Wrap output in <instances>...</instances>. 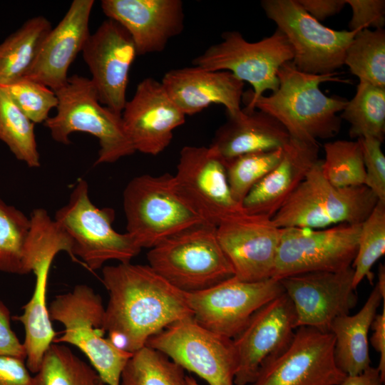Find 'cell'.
<instances>
[{
	"label": "cell",
	"mask_w": 385,
	"mask_h": 385,
	"mask_svg": "<svg viewBox=\"0 0 385 385\" xmlns=\"http://www.w3.org/2000/svg\"><path fill=\"white\" fill-rule=\"evenodd\" d=\"M102 282L109 294L103 329L113 344L130 353L171 324L192 317L185 293L148 265L104 266Z\"/></svg>",
	"instance_id": "cell-1"
},
{
	"label": "cell",
	"mask_w": 385,
	"mask_h": 385,
	"mask_svg": "<svg viewBox=\"0 0 385 385\" xmlns=\"http://www.w3.org/2000/svg\"><path fill=\"white\" fill-rule=\"evenodd\" d=\"M279 86L269 96L250 99L242 96L247 110L257 109L275 118L291 138L307 142L334 137L342 124L341 112L348 100L327 96L319 85L324 82L344 83L337 73L311 74L298 70L292 61L277 72Z\"/></svg>",
	"instance_id": "cell-2"
},
{
	"label": "cell",
	"mask_w": 385,
	"mask_h": 385,
	"mask_svg": "<svg viewBox=\"0 0 385 385\" xmlns=\"http://www.w3.org/2000/svg\"><path fill=\"white\" fill-rule=\"evenodd\" d=\"M56 114L43 125L56 142L71 143L69 135L83 132L95 136L99 144L94 165L114 163L135 153L124 128L121 115L102 105L91 79L77 74L55 91Z\"/></svg>",
	"instance_id": "cell-3"
},
{
	"label": "cell",
	"mask_w": 385,
	"mask_h": 385,
	"mask_svg": "<svg viewBox=\"0 0 385 385\" xmlns=\"http://www.w3.org/2000/svg\"><path fill=\"white\" fill-rule=\"evenodd\" d=\"M148 265L180 291L190 294L234 276L233 268L207 222L170 236L151 247Z\"/></svg>",
	"instance_id": "cell-4"
},
{
	"label": "cell",
	"mask_w": 385,
	"mask_h": 385,
	"mask_svg": "<svg viewBox=\"0 0 385 385\" xmlns=\"http://www.w3.org/2000/svg\"><path fill=\"white\" fill-rule=\"evenodd\" d=\"M48 308L50 319L64 327L53 342L76 346L106 385H120L122 371L133 354L104 338L106 308L101 295L86 284H77L71 292L57 295Z\"/></svg>",
	"instance_id": "cell-5"
},
{
	"label": "cell",
	"mask_w": 385,
	"mask_h": 385,
	"mask_svg": "<svg viewBox=\"0 0 385 385\" xmlns=\"http://www.w3.org/2000/svg\"><path fill=\"white\" fill-rule=\"evenodd\" d=\"M319 160L272 217L278 227L323 229L361 224L379 200L366 186L337 188L323 175Z\"/></svg>",
	"instance_id": "cell-6"
},
{
	"label": "cell",
	"mask_w": 385,
	"mask_h": 385,
	"mask_svg": "<svg viewBox=\"0 0 385 385\" xmlns=\"http://www.w3.org/2000/svg\"><path fill=\"white\" fill-rule=\"evenodd\" d=\"M126 232L143 248L205 222L178 194L173 175H141L123 192Z\"/></svg>",
	"instance_id": "cell-7"
},
{
	"label": "cell",
	"mask_w": 385,
	"mask_h": 385,
	"mask_svg": "<svg viewBox=\"0 0 385 385\" xmlns=\"http://www.w3.org/2000/svg\"><path fill=\"white\" fill-rule=\"evenodd\" d=\"M114 219L112 208H99L92 202L88 184L83 179L53 218L71 238L74 257L91 271L109 260L130 262L142 250L128 233L114 230Z\"/></svg>",
	"instance_id": "cell-8"
},
{
	"label": "cell",
	"mask_w": 385,
	"mask_h": 385,
	"mask_svg": "<svg viewBox=\"0 0 385 385\" xmlns=\"http://www.w3.org/2000/svg\"><path fill=\"white\" fill-rule=\"evenodd\" d=\"M294 58L293 49L278 29L256 42L247 41L237 31H225L222 41L208 47L192 61L197 66L212 71H226L250 83L252 90L243 96L255 99L266 91L274 92L279 86L277 72Z\"/></svg>",
	"instance_id": "cell-9"
},
{
	"label": "cell",
	"mask_w": 385,
	"mask_h": 385,
	"mask_svg": "<svg viewBox=\"0 0 385 385\" xmlns=\"http://www.w3.org/2000/svg\"><path fill=\"white\" fill-rule=\"evenodd\" d=\"M261 6L267 17L287 38L294 51L292 62L298 70L329 74L344 65L346 49L358 31L326 27L297 0H263Z\"/></svg>",
	"instance_id": "cell-10"
},
{
	"label": "cell",
	"mask_w": 385,
	"mask_h": 385,
	"mask_svg": "<svg viewBox=\"0 0 385 385\" xmlns=\"http://www.w3.org/2000/svg\"><path fill=\"white\" fill-rule=\"evenodd\" d=\"M361 224L323 229L281 227L272 278L311 272H339L351 267Z\"/></svg>",
	"instance_id": "cell-11"
},
{
	"label": "cell",
	"mask_w": 385,
	"mask_h": 385,
	"mask_svg": "<svg viewBox=\"0 0 385 385\" xmlns=\"http://www.w3.org/2000/svg\"><path fill=\"white\" fill-rule=\"evenodd\" d=\"M69 250L67 237L58 230L50 227L34 229L26 242L24 268L26 274L31 272L34 274L35 287L31 299L23 307V314L14 319L24 326L25 363L32 374L38 372L46 351L56 337L46 304L51 265L58 253H68Z\"/></svg>",
	"instance_id": "cell-12"
},
{
	"label": "cell",
	"mask_w": 385,
	"mask_h": 385,
	"mask_svg": "<svg viewBox=\"0 0 385 385\" xmlns=\"http://www.w3.org/2000/svg\"><path fill=\"white\" fill-rule=\"evenodd\" d=\"M145 346L165 354L209 385H234L237 357L232 339L205 329L192 317L171 324Z\"/></svg>",
	"instance_id": "cell-13"
},
{
	"label": "cell",
	"mask_w": 385,
	"mask_h": 385,
	"mask_svg": "<svg viewBox=\"0 0 385 385\" xmlns=\"http://www.w3.org/2000/svg\"><path fill=\"white\" fill-rule=\"evenodd\" d=\"M176 192L205 222L216 227L246 213L232 196L225 160L210 146H184L173 175Z\"/></svg>",
	"instance_id": "cell-14"
},
{
	"label": "cell",
	"mask_w": 385,
	"mask_h": 385,
	"mask_svg": "<svg viewBox=\"0 0 385 385\" xmlns=\"http://www.w3.org/2000/svg\"><path fill=\"white\" fill-rule=\"evenodd\" d=\"M284 292L280 282L272 278L245 282L233 276L208 289L185 295L195 322L232 339L258 309Z\"/></svg>",
	"instance_id": "cell-15"
},
{
	"label": "cell",
	"mask_w": 385,
	"mask_h": 385,
	"mask_svg": "<svg viewBox=\"0 0 385 385\" xmlns=\"http://www.w3.org/2000/svg\"><path fill=\"white\" fill-rule=\"evenodd\" d=\"M334 347L332 333L297 327L287 347L265 361L249 385H338L346 375L336 364Z\"/></svg>",
	"instance_id": "cell-16"
},
{
	"label": "cell",
	"mask_w": 385,
	"mask_h": 385,
	"mask_svg": "<svg viewBox=\"0 0 385 385\" xmlns=\"http://www.w3.org/2000/svg\"><path fill=\"white\" fill-rule=\"evenodd\" d=\"M351 267L339 272H311L279 280L296 314V328L309 327L330 332L333 321L356 306Z\"/></svg>",
	"instance_id": "cell-17"
},
{
	"label": "cell",
	"mask_w": 385,
	"mask_h": 385,
	"mask_svg": "<svg viewBox=\"0 0 385 385\" xmlns=\"http://www.w3.org/2000/svg\"><path fill=\"white\" fill-rule=\"evenodd\" d=\"M295 322L294 308L285 292L252 315L232 339L237 357L234 384H251L261 366L287 347L297 329Z\"/></svg>",
	"instance_id": "cell-18"
},
{
	"label": "cell",
	"mask_w": 385,
	"mask_h": 385,
	"mask_svg": "<svg viewBox=\"0 0 385 385\" xmlns=\"http://www.w3.org/2000/svg\"><path fill=\"white\" fill-rule=\"evenodd\" d=\"M81 52L99 102L121 115L127 102L130 68L138 56L130 36L118 22L108 19L90 34Z\"/></svg>",
	"instance_id": "cell-19"
},
{
	"label": "cell",
	"mask_w": 385,
	"mask_h": 385,
	"mask_svg": "<svg viewBox=\"0 0 385 385\" xmlns=\"http://www.w3.org/2000/svg\"><path fill=\"white\" fill-rule=\"evenodd\" d=\"M217 236L235 277L245 282L272 278L280 227L271 217L238 215L217 226Z\"/></svg>",
	"instance_id": "cell-20"
},
{
	"label": "cell",
	"mask_w": 385,
	"mask_h": 385,
	"mask_svg": "<svg viewBox=\"0 0 385 385\" xmlns=\"http://www.w3.org/2000/svg\"><path fill=\"white\" fill-rule=\"evenodd\" d=\"M121 118L135 151L157 155L170 144L174 130L184 124L186 115L161 83L148 77L127 101Z\"/></svg>",
	"instance_id": "cell-21"
},
{
	"label": "cell",
	"mask_w": 385,
	"mask_h": 385,
	"mask_svg": "<svg viewBox=\"0 0 385 385\" xmlns=\"http://www.w3.org/2000/svg\"><path fill=\"white\" fill-rule=\"evenodd\" d=\"M101 6L129 34L138 56L163 51L184 29L181 0H102Z\"/></svg>",
	"instance_id": "cell-22"
},
{
	"label": "cell",
	"mask_w": 385,
	"mask_h": 385,
	"mask_svg": "<svg viewBox=\"0 0 385 385\" xmlns=\"http://www.w3.org/2000/svg\"><path fill=\"white\" fill-rule=\"evenodd\" d=\"M94 3L93 0L71 2L63 19L46 36L25 77L54 91L66 84L68 68L90 35L89 19Z\"/></svg>",
	"instance_id": "cell-23"
},
{
	"label": "cell",
	"mask_w": 385,
	"mask_h": 385,
	"mask_svg": "<svg viewBox=\"0 0 385 385\" xmlns=\"http://www.w3.org/2000/svg\"><path fill=\"white\" fill-rule=\"evenodd\" d=\"M160 83L186 116L197 114L212 104L223 106L227 115H234L242 109L245 83L229 71L192 66L167 71Z\"/></svg>",
	"instance_id": "cell-24"
},
{
	"label": "cell",
	"mask_w": 385,
	"mask_h": 385,
	"mask_svg": "<svg viewBox=\"0 0 385 385\" xmlns=\"http://www.w3.org/2000/svg\"><path fill=\"white\" fill-rule=\"evenodd\" d=\"M319 144L290 137L277 165L247 193V214L272 217L319 160Z\"/></svg>",
	"instance_id": "cell-25"
},
{
	"label": "cell",
	"mask_w": 385,
	"mask_h": 385,
	"mask_svg": "<svg viewBox=\"0 0 385 385\" xmlns=\"http://www.w3.org/2000/svg\"><path fill=\"white\" fill-rule=\"evenodd\" d=\"M286 128L257 109L242 108L215 132L210 145L225 162L241 155L282 148L289 140Z\"/></svg>",
	"instance_id": "cell-26"
},
{
	"label": "cell",
	"mask_w": 385,
	"mask_h": 385,
	"mask_svg": "<svg viewBox=\"0 0 385 385\" xmlns=\"http://www.w3.org/2000/svg\"><path fill=\"white\" fill-rule=\"evenodd\" d=\"M382 300H385V293L376 284L357 313L340 316L331 324L334 360L346 376L359 374L371 366L368 334Z\"/></svg>",
	"instance_id": "cell-27"
},
{
	"label": "cell",
	"mask_w": 385,
	"mask_h": 385,
	"mask_svg": "<svg viewBox=\"0 0 385 385\" xmlns=\"http://www.w3.org/2000/svg\"><path fill=\"white\" fill-rule=\"evenodd\" d=\"M51 29L46 18L35 16L25 21L0 43V86L27 74Z\"/></svg>",
	"instance_id": "cell-28"
},
{
	"label": "cell",
	"mask_w": 385,
	"mask_h": 385,
	"mask_svg": "<svg viewBox=\"0 0 385 385\" xmlns=\"http://www.w3.org/2000/svg\"><path fill=\"white\" fill-rule=\"evenodd\" d=\"M340 115L350 124L351 138H374L383 142L385 133V88L359 82L353 98Z\"/></svg>",
	"instance_id": "cell-29"
},
{
	"label": "cell",
	"mask_w": 385,
	"mask_h": 385,
	"mask_svg": "<svg viewBox=\"0 0 385 385\" xmlns=\"http://www.w3.org/2000/svg\"><path fill=\"white\" fill-rule=\"evenodd\" d=\"M34 123L0 86V140L29 168L41 165Z\"/></svg>",
	"instance_id": "cell-30"
},
{
	"label": "cell",
	"mask_w": 385,
	"mask_h": 385,
	"mask_svg": "<svg viewBox=\"0 0 385 385\" xmlns=\"http://www.w3.org/2000/svg\"><path fill=\"white\" fill-rule=\"evenodd\" d=\"M34 377L36 385H106L91 365L56 343L46 351Z\"/></svg>",
	"instance_id": "cell-31"
},
{
	"label": "cell",
	"mask_w": 385,
	"mask_h": 385,
	"mask_svg": "<svg viewBox=\"0 0 385 385\" xmlns=\"http://www.w3.org/2000/svg\"><path fill=\"white\" fill-rule=\"evenodd\" d=\"M344 64L359 82L385 88L384 29L358 31L346 49Z\"/></svg>",
	"instance_id": "cell-32"
},
{
	"label": "cell",
	"mask_w": 385,
	"mask_h": 385,
	"mask_svg": "<svg viewBox=\"0 0 385 385\" xmlns=\"http://www.w3.org/2000/svg\"><path fill=\"white\" fill-rule=\"evenodd\" d=\"M184 369L161 351L145 346L133 354L120 385H188Z\"/></svg>",
	"instance_id": "cell-33"
},
{
	"label": "cell",
	"mask_w": 385,
	"mask_h": 385,
	"mask_svg": "<svg viewBox=\"0 0 385 385\" xmlns=\"http://www.w3.org/2000/svg\"><path fill=\"white\" fill-rule=\"evenodd\" d=\"M324 177L337 188L364 185L366 172L361 148L356 140H339L324 145Z\"/></svg>",
	"instance_id": "cell-34"
},
{
	"label": "cell",
	"mask_w": 385,
	"mask_h": 385,
	"mask_svg": "<svg viewBox=\"0 0 385 385\" xmlns=\"http://www.w3.org/2000/svg\"><path fill=\"white\" fill-rule=\"evenodd\" d=\"M30 227V217L0 198L1 272L26 274L24 246Z\"/></svg>",
	"instance_id": "cell-35"
},
{
	"label": "cell",
	"mask_w": 385,
	"mask_h": 385,
	"mask_svg": "<svg viewBox=\"0 0 385 385\" xmlns=\"http://www.w3.org/2000/svg\"><path fill=\"white\" fill-rule=\"evenodd\" d=\"M283 148L259 151L235 157L225 162L227 176L232 196L238 202L279 162Z\"/></svg>",
	"instance_id": "cell-36"
},
{
	"label": "cell",
	"mask_w": 385,
	"mask_h": 385,
	"mask_svg": "<svg viewBox=\"0 0 385 385\" xmlns=\"http://www.w3.org/2000/svg\"><path fill=\"white\" fill-rule=\"evenodd\" d=\"M385 253V202L378 201L361 223L358 249L351 267L356 289L365 277H370L375 262Z\"/></svg>",
	"instance_id": "cell-37"
},
{
	"label": "cell",
	"mask_w": 385,
	"mask_h": 385,
	"mask_svg": "<svg viewBox=\"0 0 385 385\" xmlns=\"http://www.w3.org/2000/svg\"><path fill=\"white\" fill-rule=\"evenodd\" d=\"M1 87L35 124L43 123L49 118L51 110L58 106V98L54 91L25 76Z\"/></svg>",
	"instance_id": "cell-38"
},
{
	"label": "cell",
	"mask_w": 385,
	"mask_h": 385,
	"mask_svg": "<svg viewBox=\"0 0 385 385\" xmlns=\"http://www.w3.org/2000/svg\"><path fill=\"white\" fill-rule=\"evenodd\" d=\"M357 140L366 172L364 185L379 201L385 202V155L381 149L382 142L374 138H360Z\"/></svg>",
	"instance_id": "cell-39"
},
{
	"label": "cell",
	"mask_w": 385,
	"mask_h": 385,
	"mask_svg": "<svg viewBox=\"0 0 385 385\" xmlns=\"http://www.w3.org/2000/svg\"><path fill=\"white\" fill-rule=\"evenodd\" d=\"M351 9L349 31L374 28L381 29L385 24L384 0H345Z\"/></svg>",
	"instance_id": "cell-40"
},
{
	"label": "cell",
	"mask_w": 385,
	"mask_h": 385,
	"mask_svg": "<svg viewBox=\"0 0 385 385\" xmlns=\"http://www.w3.org/2000/svg\"><path fill=\"white\" fill-rule=\"evenodd\" d=\"M10 311L0 299V356H10L25 361L26 351L23 343L11 327Z\"/></svg>",
	"instance_id": "cell-41"
},
{
	"label": "cell",
	"mask_w": 385,
	"mask_h": 385,
	"mask_svg": "<svg viewBox=\"0 0 385 385\" xmlns=\"http://www.w3.org/2000/svg\"><path fill=\"white\" fill-rule=\"evenodd\" d=\"M0 385H36V381L24 360L0 356Z\"/></svg>",
	"instance_id": "cell-42"
},
{
	"label": "cell",
	"mask_w": 385,
	"mask_h": 385,
	"mask_svg": "<svg viewBox=\"0 0 385 385\" xmlns=\"http://www.w3.org/2000/svg\"><path fill=\"white\" fill-rule=\"evenodd\" d=\"M304 9L320 22L339 13L346 4L345 0H297Z\"/></svg>",
	"instance_id": "cell-43"
},
{
	"label": "cell",
	"mask_w": 385,
	"mask_h": 385,
	"mask_svg": "<svg viewBox=\"0 0 385 385\" xmlns=\"http://www.w3.org/2000/svg\"><path fill=\"white\" fill-rule=\"evenodd\" d=\"M371 329L373 334L370 342L374 349L379 353V362L377 366L381 379L385 381V300L383 301V309L375 316Z\"/></svg>",
	"instance_id": "cell-44"
},
{
	"label": "cell",
	"mask_w": 385,
	"mask_h": 385,
	"mask_svg": "<svg viewBox=\"0 0 385 385\" xmlns=\"http://www.w3.org/2000/svg\"><path fill=\"white\" fill-rule=\"evenodd\" d=\"M384 384V381L381 379L377 367L370 366L359 374L346 376L338 385H383Z\"/></svg>",
	"instance_id": "cell-45"
},
{
	"label": "cell",
	"mask_w": 385,
	"mask_h": 385,
	"mask_svg": "<svg viewBox=\"0 0 385 385\" xmlns=\"http://www.w3.org/2000/svg\"><path fill=\"white\" fill-rule=\"evenodd\" d=\"M188 385H199L197 381L190 376H187Z\"/></svg>",
	"instance_id": "cell-46"
}]
</instances>
